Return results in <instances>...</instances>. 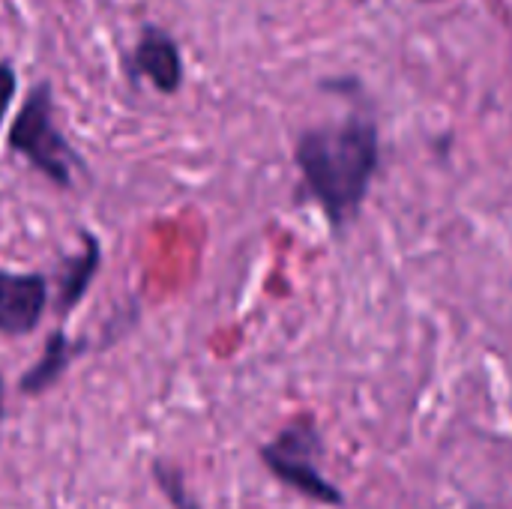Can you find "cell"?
<instances>
[{"mask_svg":"<svg viewBox=\"0 0 512 509\" xmlns=\"http://www.w3.org/2000/svg\"><path fill=\"white\" fill-rule=\"evenodd\" d=\"M156 480L159 486L165 489L168 501L174 504V509H198V504L192 501V495H186L183 489V480L174 468H165V465H156Z\"/></svg>","mask_w":512,"mask_h":509,"instance_id":"ba28073f","label":"cell"},{"mask_svg":"<svg viewBox=\"0 0 512 509\" xmlns=\"http://www.w3.org/2000/svg\"><path fill=\"white\" fill-rule=\"evenodd\" d=\"M6 144L15 156H21L57 189H69L75 183V174L81 171V159L75 147L66 141V135L57 126L54 90L48 81L30 87L24 105L9 123Z\"/></svg>","mask_w":512,"mask_h":509,"instance_id":"7a4b0ae2","label":"cell"},{"mask_svg":"<svg viewBox=\"0 0 512 509\" xmlns=\"http://www.w3.org/2000/svg\"><path fill=\"white\" fill-rule=\"evenodd\" d=\"M48 309V279L42 273L0 270V333L9 339L30 336Z\"/></svg>","mask_w":512,"mask_h":509,"instance_id":"5b68a950","label":"cell"},{"mask_svg":"<svg viewBox=\"0 0 512 509\" xmlns=\"http://www.w3.org/2000/svg\"><path fill=\"white\" fill-rule=\"evenodd\" d=\"M294 162L309 198L324 210L330 228L342 231L357 219L378 174V123L372 117L351 114L339 123L312 126L297 138Z\"/></svg>","mask_w":512,"mask_h":509,"instance_id":"6da1fadb","label":"cell"},{"mask_svg":"<svg viewBox=\"0 0 512 509\" xmlns=\"http://www.w3.org/2000/svg\"><path fill=\"white\" fill-rule=\"evenodd\" d=\"M126 72L132 81L147 78L150 87L162 96H174L183 87V54L177 39L159 24H144L135 48L126 57Z\"/></svg>","mask_w":512,"mask_h":509,"instance_id":"277c9868","label":"cell"},{"mask_svg":"<svg viewBox=\"0 0 512 509\" xmlns=\"http://www.w3.org/2000/svg\"><path fill=\"white\" fill-rule=\"evenodd\" d=\"M102 267V243L99 237L81 231V252L66 258L63 267H60V276H57V300H54V309L60 315H69L72 309L81 306V300L87 297L96 273Z\"/></svg>","mask_w":512,"mask_h":509,"instance_id":"8992f818","label":"cell"},{"mask_svg":"<svg viewBox=\"0 0 512 509\" xmlns=\"http://www.w3.org/2000/svg\"><path fill=\"white\" fill-rule=\"evenodd\" d=\"M321 456H324V438L309 417L288 423L273 441L261 447V462L282 486L294 489L297 495L315 504L342 507L345 495L336 483H330L321 474V465H318Z\"/></svg>","mask_w":512,"mask_h":509,"instance_id":"3957f363","label":"cell"},{"mask_svg":"<svg viewBox=\"0 0 512 509\" xmlns=\"http://www.w3.org/2000/svg\"><path fill=\"white\" fill-rule=\"evenodd\" d=\"M0 417H3V381H0Z\"/></svg>","mask_w":512,"mask_h":509,"instance_id":"30bf717a","label":"cell"},{"mask_svg":"<svg viewBox=\"0 0 512 509\" xmlns=\"http://www.w3.org/2000/svg\"><path fill=\"white\" fill-rule=\"evenodd\" d=\"M15 93H18V75L12 69V63L0 60V126H3V120H6V114L12 108Z\"/></svg>","mask_w":512,"mask_h":509,"instance_id":"9c48e42d","label":"cell"},{"mask_svg":"<svg viewBox=\"0 0 512 509\" xmlns=\"http://www.w3.org/2000/svg\"><path fill=\"white\" fill-rule=\"evenodd\" d=\"M81 348H84V342H72L63 330H54V333L48 336V342H45L39 360L21 375L18 390H21L24 396H42L45 390H51V387L66 375V369L72 366V360H75V354H78Z\"/></svg>","mask_w":512,"mask_h":509,"instance_id":"52a82bcc","label":"cell"}]
</instances>
